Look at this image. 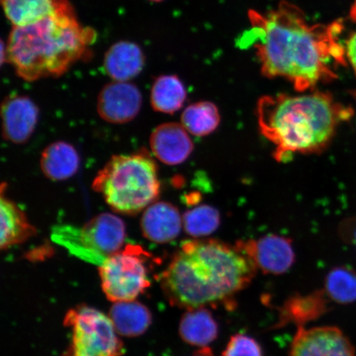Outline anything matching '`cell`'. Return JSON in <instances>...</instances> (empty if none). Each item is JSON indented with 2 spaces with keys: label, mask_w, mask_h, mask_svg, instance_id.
I'll return each mask as SVG.
<instances>
[{
  "label": "cell",
  "mask_w": 356,
  "mask_h": 356,
  "mask_svg": "<svg viewBox=\"0 0 356 356\" xmlns=\"http://www.w3.org/2000/svg\"><path fill=\"white\" fill-rule=\"evenodd\" d=\"M248 19L250 28L240 42L254 49L264 76L286 79L298 92L332 81L336 66L346 65L341 20L310 24L305 13L287 1L264 13L250 10Z\"/></svg>",
  "instance_id": "obj_1"
},
{
  "label": "cell",
  "mask_w": 356,
  "mask_h": 356,
  "mask_svg": "<svg viewBox=\"0 0 356 356\" xmlns=\"http://www.w3.org/2000/svg\"><path fill=\"white\" fill-rule=\"evenodd\" d=\"M257 270L238 244L191 240L181 244L160 282L168 301L178 308L232 309L235 298L252 282Z\"/></svg>",
  "instance_id": "obj_2"
},
{
  "label": "cell",
  "mask_w": 356,
  "mask_h": 356,
  "mask_svg": "<svg viewBox=\"0 0 356 356\" xmlns=\"http://www.w3.org/2000/svg\"><path fill=\"white\" fill-rule=\"evenodd\" d=\"M257 114L262 136L275 146V159L284 162L293 154L323 152L353 110L317 91L262 97Z\"/></svg>",
  "instance_id": "obj_3"
},
{
  "label": "cell",
  "mask_w": 356,
  "mask_h": 356,
  "mask_svg": "<svg viewBox=\"0 0 356 356\" xmlns=\"http://www.w3.org/2000/svg\"><path fill=\"white\" fill-rule=\"evenodd\" d=\"M96 35L80 24L68 0H58L54 15L25 28H13L6 60L26 81L60 77L88 54Z\"/></svg>",
  "instance_id": "obj_4"
},
{
  "label": "cell",
  "mask_w": 356,
  "mask_h": 356,
  "mask_svg": "<svg viewBox=\"0 0 356 356\" xmlns=\"http://www.w3.org/2000/svg\"><path fill=\"white\" fill-rule=\"evenodd\" d=\"M92 188L113 211L136 215L159 197L157 166L145 152L113 156L97 173Z\"/></svg>",
  "instance_id": "obj_5"
},
{
  "label": "cell",
  "mask_w": 356,
  "mask_h": 356,
  "mask_svg": "<svg viewBox=\"0 0 356 356\" xmlns=\"http://www.w3.org/2000/svg\"><path fill=\"white\" fill-rule=\"evenodd\" d=\"M52 239L79 259L100 266L109 257L121 251L126 239V226L117 216L104 213L81 228L57 227Z\"/></svg>",
  "instance_id": "obj_6"
},
{
  "label": "cell",
  "mask_w": 356,
  "mask_h": 356,
  "mask_svg": "<svg viewBox=\"0 0 356 356\" xmlns=\"http://www.w3.org/2000/svg\"><path fill=\"white\" fill-rule=\"evenodd\" d=\"M72 339L64 356H121L123 346L110 318L99 310L79 306L66 314Z\"/></svg>",
  "instance_id": "obj_7"
},
{
  "label": "cell",
  "mask_w": 356,
  "mask_h": 356,
  "mask_svg": "<svg viewBox=\"0 0 356 356\" xmlns=\"http://www.w3.org/2000/svg\"><path fill=\"white\" fill-rule=\"evenodd\" d=\"M140 246L128 245L99 266L102 286L111 301H133L150 286L146 261Z\"/></svg>",
  "instance_id": "obj_8"
},
{
  "label": "cell",
  "mask_w": 356,
  "mask_h": 356,
  "mask_svg": "<svg viewBox=\"0 0 356 356\" xmlns=\"http://www.w3.org/2000/svg\"><path fill=\"white\" fill-rule=\"evenodd\" d=\"M289 356H356L349 338L333 326L298 327Z\"/></svg>",
  "instance_id": "obj_9"
},
{
  "label": "cell",
  "mask_w": 356,
  "mask_h": 356,
  "mask_svg": "<svg viewBox=\"0 0 356 356\" xmlns=\"http://www.w3.org/2000/svg\"><path fill=\"white\" fill-rule=\"evenodd\" d=\"M237 244L262 273L283 275L295 264L291 240L283 236L269 234Z\"/></svg>",
  "instance_id": "obj_10"
},
{
  "label": "cell",
  "mask_w": 356,
  "mask_h": 356,
  "mask_svg": "<svg viewBox=\"0 0 356 356\" xmlns=\"http://www.w3.org/2000/svg\"><path fill=\"white\" fill-rule=\"evenodd\" d=\"M142 99L140 89L136 84L113 81L106 84L99 92L97 113L109 123H127L139 114Z\"/></svg>",
  "instance_id": "obj_11"
},
{
  "label": "cell",
  "mask_w": 356,
  "mask_h": 356,
  "mask_svg": "<svg viewBox=\"0 0 356 356\" xmlns=\"http://www.w3.org/2000/svg\"><path fill=\"white\" fill-rule=\"evenodd\" d=\"M1 118L4 139L22 145L29 140L37 127L39 109L30 97L12 95L2 102Z\"/></svg>",
  "instance_id": "obj_12"
},
{
  "label": "cell",
  "mask_w": 356,
  "mask_h": 356,
  "mask_svg": "<svg viewBox=\"0 0 356 356\" xmlns=\"http://www.w3.org/2000/svg\"><path fill=\"white\" fill-rule=\"evenodd\" d=\"M151 150L167 165L184 163L193 151V142L181 124L170 122L156 127L150 136Z\"/></svg>",
  "instance_id": "obj_13"
},
{
  "label": "cell",
  "mask_w": 356,
  "mask_h": 356,
  "mask_svg": "<svg viewBox=\"0 0 356 356\" xmlns=\"http://www.w3.org/2000/svg\"><path fill=\"white\" fill-rule=\"evenodd\" d=\"M184 220L178 209L168 202H154L147 207L141 217L144 237L155 243H167L180 234Z\"/></svg>",
  "instance_id": "obj_14"
},
{
  "label": "cell",
  "mask_w": 356,
  "mask_h": 356,
  "mask_svg": "<svg viewBox=\"0 0 356 356\" xmlns=\"http://www.w3.org/2000/svg\"><path fill=\"white\" fill-rule=\"evenodd\" d=\"M145 56L140 46L130 41H120L105 53V72L113 81L130 82L143 70Z\"/></svg>",
  "instance_id": "obj_15"
},
{
  "label": "cell",
  "mask_w": 356,
  "mask_h": 356,
  "mask_svg": "<svg viewBox=\"0 0 356 356\" xmlns=\"http://www.w3.org/2000/svg\"><path fill=\"white\" fill-rule=\"evenodd\" d=\"M328 310V299L323 291H314L309 295H296L289 298L280 309L279 327L289 323L298 327L315 321Z\"/></svg>",
  "instance_id": "obj_16"
},
{
  "label": "cell",
  "mask_w": 356,
  "mask_h": 356,
  "mask_svg": "<svg viewBox=\"0 0 356 356\" xmlns=\"http://www.w3.org/2000/svg\"><path fill=\"white\" fill-rule=\"evenodd\" d=\"M219 333V323L208 308L188 310L182 316L179 335L186 343L204 348L217 339Z\"/></svg>",
  "instance_id": "obj_17"
},
{
  "label": "cell",
  "mask_w": 356,
  "mask_h": 356,
  "mask_svg": "<svg viewBox=\"0 0 356 356\" xmlns=\"http://www.w3.org/2000/svg\"><path fill=\"white\" fill-rule=\"evenodd\" d=\"M79 156L74 147L65 141H57L44 149L41 169L44 175L52 181H64L72 177L79 170Z\"/></svg>",
  "instance_id": "obj_18"
},
{
  "label": "cell",
  "mask_w": 356,
  "mask_h": 356,
  "mask_svg": "<svg viewBox=\"0 0 356 356\" xmlns=\"http://www.w3.org/2000/svg\"><path fill=\"white\" fill-rule=\"evenodd\" d=\"M1 193L0 247L4 250L33 237L37 229L30 224L24 212L11 200L4 197L2 191Z\"/></svg>",
  "instance_id": "obj_19"
},
{
  "label": "cell",
  "mask_w": 356,
  "mask_h": 356,
  "mask_svg": "<svg viewBox=\"0 0 356 356\" xmlns=\"http://www.w3.org/2000/svg\"><path fill=\"white\" fill-rule=\"evenodd\" d=\"M110 318L115 331L124 337H138L145 332L152 322V315L140 302H115L110 311Z\"/></svg>",
  "instance_id": "obj_20"
},
{
  "label": "cell",
  "mask_w": 356,
  "mask_h": 356,
  "mask_svg": "<svg viewBox=\"0 0 356 356\" xmlns=\"http://www.w3.org/2000/svg\"><path fill=\"white\" fill-rule=\"evenodd\" d=\"M1 4L13 28H25L54 15L58 0H1Z\"/></svg>",
  "instance_id": "obj_21"
},
{
  "label": "cell",
  "mask_w": 356,
  "mask_h": 356,
  "mask_svg": "<svg viewBox=\"0 0 356 356\" xmlns=\"http://www.w3.org/2000/svg\"><path fill=\"white\" fill-rule=\"evenodd\" d=\"M186 99L184 83L175 74L160 75L150 92L151 106L155 111L173 114L184 106Z\"/></svg>",
  "instance_id": "obj_22"
},
{
  "label": "cell",
  "mask_w": 356,
  "mask_h": 356,
  "mask_svg": "<svg viewBox=\"0 0 356 356\" xmlns=\"http://www.w3.org/2000/svg\"><path fill=\"white\" fill-rule=\"evenodd\" d=\"M181 124L195 136H206L216 130L220 123V114L216 104L203 101L186 108L181 118Z\"/></svg>",
  "instance_id": "obj_23"
},
{
  "label": "cell",
  "mask_w": 356,
  "mask_h": 356,
  "mask_svg": "<svg viewBox=\"0 0 356 356\" xmlns=\"http://www.w3.org/2000/svg\"><path fill=\"white\" fill-rule=\"evenodd\" d=\"M323 291L327 299L337 304H350L356 300V273L345 266L329 271L324 280Z\"/></svg>",
  "instance_id": "obj_24"
},
{
  "label": "cell",
  "mask_w": 356,
  "mask_h": 356,
  "mask_svg": "<svg viewBox=\"0 0 356 356\" xmlns=\"http://www.w3.org/2000/svg\"><path fill=\"white\" fill-rule=\"evenodd\" d=\"M186 233L193 238H202L212 234L220 225V213L215 207L202 204L186 211L184 217Z\"/></svg>",
  "instance_id": "obj_25"
},
{
  "label": "cell",
  "mask_w": 356,
  "mask_h": 356,
  "mask_svg": "<svg viewBox=\"0 0 356 356\" xmlns=\"http://www.w3.org/2000/svg\"><path fill=\"white\" fill-rule=\"evenodd\" d=\"M222 356H264V350L255 338L238 333L230 337Z\"/></svg>",
  "instance_id": "obj_26"
},
{
  "label": "cell",
  "mask_w": 356,
  "mask_h": 356,
  "mask_svg": "<svg viewBox=\"0 0 356 356\" xmlns=\"http://www.w3.org/2000/svg\"><path fill=\"white\" fill-rule=\"evenodd\" d=\"M346 52L347 60L350 62L351 67L356 75V32L350 35L346 42Z\"/></svg>",
  "instance_id": "obj_27"
},
{
  "label": "cell",
  "mask_w": 356,
  "mask_h": 356,
  "mask_svg": "<svg viewBox=\"0 0 356 356\" xmlns=\"http://www.w3.org/2000/svg\"><path fill=\"white\" fill-rule=\"evenodd\" d=\"M341 231L344 238H349L356 247V218L347 220L342 225Z\"/></svg>",
  "instance_id": "obj_28"
},
{
  "label": "cell",
  "mask_w": 356,
  "mask_h": 356,
  "mask_svg": "<svg viewBox=\"0 0 356 356\" xmlns=\"http://www.w3.org/2000/svg\"><path fill=\"white\" fill-rule=\"evenodd\" d=\"M191 356H216L210 347H204V348H200L198 350Z\"/></svg>",
  "instance_id": "obj_29"
},
{
  "label": "cell",
  "mask_w": 356,
  "mask_h": 356,
  "mask_svg": "<svg viewBox=\"0 0 356 356\" xmlns=\"http://www.w3.org/2000/svg\"><path fill=\"white\" fill-rule=\"evenodd\" d=\"M350 19L353 20L356 24V0H355L353 6L350 8Z\"/></svg>",
  "instance_id": "obj_30"
},
{
  "label": "cell",
  "mask_w": 356,
  "mask_h": 356,
  "mask_svg": "<svg viewBox=\"0 0 356 356\" xmlns=\"http://www.w3.org/2000/svg\"><path fill=\"white\" fill-rule=\"evenodd\" d=\"M148 1L154 2V3H160L163 1V0H148Z\"/></svg>",
  "instance_id": "obj_31"
}]
</instances>
